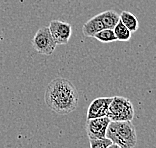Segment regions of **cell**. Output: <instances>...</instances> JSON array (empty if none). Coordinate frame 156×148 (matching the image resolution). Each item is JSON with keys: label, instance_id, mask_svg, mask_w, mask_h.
I'll list each match as a JSON object with an SVG mask.
<instances>
[{"label": "cell", "instance_id": "4", "mask_svg": "<svg viewBox=\"0 0 156 148\" xmlns=\"http://www.w3.org/2000/svg\"><path fill=\"white\" fill-rule=\"evenodd\" d=\"M31 44L36 52L47 56L52 55L57 46L48 27L39 28L32 38Z\"/></svg>", "mask_w": 156, "mask_h": 148}, {"label": "cell", "instance_id": "1", "mask_svg": "<svg viewBox=\"0 0 156 148\" xmlns=\"http://www.w3.org/2000/svg\"><path fill=\"white\" fill-rule=\"evenodd\" d=\"M44 101L53 112L66 115L77 108L79 94L71 81L58 77L50 81L46 87Z\"/></svg>", "mask_w": 156, "mask_h": 148}, {"label": "cell", "instance_id": "3", "mask_svg": "<svg viewBox=\"0 0 156 148\" xmlns=\"http://www.w3.org/2000/svg\"><path fill=\"white\" fill-rule=\"evenodd\" d=\"M106 116L111 121H132L134 117L132 102L122 96L113 97Z\"/></svg>", "mask_w": 156, "mask_h": 148}, {"label": "cell", "instance_id": "2", "mask_svg": "<svg viewBox=\"0 0 156 148\" xmlns=\"http://www.w3.org/2000/svg\"><path fill=\"white\" fill-rule=\"evenodd\" d=\"M106 137L120 148H134L137 144L136 130L131 121H110Z\"/></svg>", "mask_w": 156, "mask_h": 148}, {"label": "cell", "instance_id": "10", "mask_svg": "<svg viewBox=\"0 0 156 148\" xmlns=\"http://www.w3.org/2000/svg\"><path fill=\"white\" fill-rule=\"evenodd\" d=\"M120 21L125 25L131 32H135L139 28V22H138L137 17L134 14L128 11H122L119 14Z\"/></svg>", "mask_w": 156, "mask_h": 148}, {"label": "cell", "instance_id": "8", "mask_svg": "<svg viewBox=\"0 0 156 148\" xmlns=\"http://www.w3.org/2000/svg\"><path fill=\"white\" fill-rule=\"evenodd\" d=\"M102 29H104L103 23L101 21L100 14H97L84 24L82 27V33L85 37H93L95 34Z\"/></svg>", "mask_w": 156, "mask_h": 148}, {"label": "cell", "instance_id": "11", "mask_svg": "<svg viewBox=\"0 0 156 148\" xmlns=\"http://www.w3.org/2000/svg\"><path fill=\"white\" fill-rule=\"evenodd\" d=\"M113 31H114L116 39L119 41H123V42L129 41L131 39V36H132V32L120 20L115 25V27L113 28Z\"/></svg>", "mask_w": 156, "mask_h": 148}, {"label": "cell", "instance_id": "13", "mask_svg": "<svg viewBox=\"0 0 156 148\" xmlns=\"http://www.w3.org/2000/svg\"><path fill=\"white\" fill-rule=\"evenodd\" d=\"M91 148H107L112 141L107 137L104 138H91L89 139Z\"/></svg>", "mask_w": 156, "mask_h": 148}, {"label": "cell", "instance_id": "5", "mask_svg": "<svg viewBox=\"0 0 156 148\" xmlns=\"http://www.w3.org/2000/svg\"><path fill=\"white\" fill-rule=\"evenodd\" d=\"M48 28L57 45H64L69 42L72 35L71 24L61 20H52L49 23Z\"/></svg>", "mask_w": 156, "mask_h": 148}, {"label": "cell", "instance_id": "14", "mask_svg": "<svg viewBox=\"0 0 156 148\" xmlns=\"http://www.w3.org/2000/svg\"><path fill=\"white\" fill-rule=\"evenodd\" d=\"M107 148H120V147H119L118 145H117V144H115V143H113V142H112Z\"/></svg>", "mask_w": 156, "mask_h": 148}, {"label": "cell", "instance_id": "7", "mask_svg": "<svg viewBox=\"0 0 156 148\" xmlns=\"http://www.w3.org/2000/svg\"><path fill=\"white\" fill-rule=\"evenodd\" d=\"M113 97H101L96 98L91 102L87 110V120L98 117H103L107 115L109 105Z\"/></svg>", "mask_w": 156, "mask_h": 148}, {"label": "cell", "instance_id": "9", "mask_svg": "<svg viewBox=\"0 0 156 148\" xmlns=\"http://www.w3.org/2000/svg\"><path fill=\"white\" fill-rule=\"evenodd\" d=\"M101 17V21L103 23L104 29H113L115 25L120 20L119 14L113 11V10H107V11L99 13Z\"/></svg>", "mask_w": 156, "mask_h": 148}, {"label": "cell", "instance_id": "12", "mask_svg": "<svg viewBox=\"0 0 156 148\" xmlns=\"http://www.w3.org/2000/svg\"><path fill=\"white\" fill-rule=\"evenodd\" d=\"M93 37L102 43H110V42H114L117 40L113 29H102L95 34Z\"/></svg>", "mask_w": 156, "mask_h": 148}, {"label": "cell", "instance_id": "6", "mask_svg": "<svg viewBox=\"0 0 156 148\" xmlns=\"http://www.w3.org/2000/svg\"><path fill=\"white\" fill-rule=\"evenodd\" d=\"M110 121L111 120L107 116L88 119L86 122V132L89 139L106 137V131H107V127Z\"/></svg>", "mask_w": 156, "mask_h": 148}]
</instances>
